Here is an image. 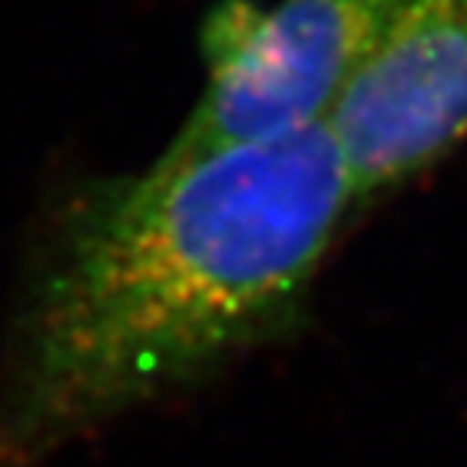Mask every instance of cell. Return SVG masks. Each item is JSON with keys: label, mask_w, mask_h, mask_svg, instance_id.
<instances>
[{"label": "cell", "mask_w": 467, "mask_h": 467, "mask_svg": "<svg viewBox=\"0 0 467 467\" xmlns=\"http://www.w3.org/2000/svg\"><path fill=\"white\" fill-rule=\"evenodd\" d=\"M400 0H227L204 23V88L162 160L325 124Z\"/></svg>", "instance_id": "2"}, {"label": "cell", "mask_w": 467, "mask_h": 467, "mask_svg": "<svg viewBox=\"0 0 467 467\" xmlns=\"http://www.w3.org/2000/svg\"><path fill=\"white\" fill-rule=\"evenodd\" d=\"M360 208L467 137V0H400L331 104Z\"/></svg>", "instance_id": "3"}, {"label": "cell", "mask_w": 467, "mask_h": 467, "mask_svg": "<svg viewBox=\"0 0 467 467\" xmlns=\"http://www.w3.org/2000/svg\"><path fill=\"white\" fill-rule=\"evenodd\" d=\"M360 212L325 124L156 156L91 189L36 279L0 406V467L285 331Z\"/></svg>", "instance_id": "1"}]
</instances>
